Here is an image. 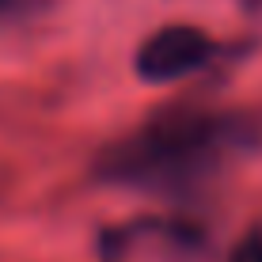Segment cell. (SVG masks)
Masks as SVG:
<instances>
[{"instance_id":"1","label":"cell","mask_w":262,"mask_h":262,"mask_svg":"<svg viewBox=\"0 0 262 262\" xmlns=\"http://www.w3.org/2000/svg\"><path fill=\"white\" fill-rule=\"evenodd\" d=\"M239 144L243 125L232 114L175 111L111 144L99 160V175L152 194H186L216 175Z\"/></svg>"},{"instance_id":"2","label":"cell","mask_w":262,"mask_h":262,"mask_svg":"<svg viewBox=\"0 0 262 262\" xmlns=\"http://www.w3.org/2000/svg\"><path fill=\"white\" fill-rule=\"evenodd\" d=\"M213 38L202 34L190 23L160 27L148 42L137 50V76L148 84H175V80L194 76L213 61Z\"/></svg>"},{"instance_id":"3","label":"cell","mask_w":262,"mask_h":262,"mask_svg":"<svg viewBox=\"0 0 262 262\" xmlns=\"http://www.w3.org/2000/svg\"><path fill=\"white\" fill-rule=\"evenodd\" d=\"M228 262H262V232H247L228 255Z\"/></svg>"},{"instance_id":"4","label":"cell","mask_w":262,"mask_h":262,"mask_svg":"<svg viewBox=\"0 0 262 262\" xmlns=\"http://www.w3.org/2000/svg\"><path fill=\"white\" fill-rule=\"evenodd\" d=\"M31 4H34V0H0V19H4V15H19Z\"/></svg>"}]
</instances>
